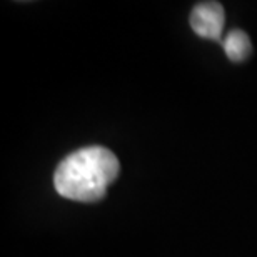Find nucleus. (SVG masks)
<instances>
[{
    "instance_id": "1",
    "label": "nucleus",
    "mask_w": 257,
    "mask_h": 257,
    "mask_svg": "<svg viewBox=\"0 0 257 257\" xmlns=\"http://www.w3.org/2000/svg\"><path fill=\"white\" fill-rule=\"evenodd\" d=\"M119 171L120 164L114 152L100 146H90L69 154L59 164L54 186L65 199L95 202L105 195Z\"/></svg>"
},
{
    "instance_id": "2",
    "label": "nucleus",
    "mask_w": 257,
    "mask_h": 257,
    "mask_svg": "<svg viewBox=\"0 0 257 257\" xmlns=\"http://www.w3.org/2000/svg\"><path fill=\"white\" fill-rule=\"evenodd\" d=\"M224 7L217 2L197 4L191 12V27L199 37L220 40L224 30Z\"/></svg>"
},
{
    "instance_id": "3",
    "label": "nucleus",
    "mask_w": 257,
    "mask_h": 257,
    "mask_svg": "<svg viewBox=\"0 0 257 257\" xmlns=\"http://www.w3.org/2000/svg\"><path fill=\"white\" fill-rule=\"evenodd\" d=\"M222 47L225 55L232 62H242L252 52V44H250L249 35L242 30H230L222 40Z\"/></svg>"
}]
</instances>
